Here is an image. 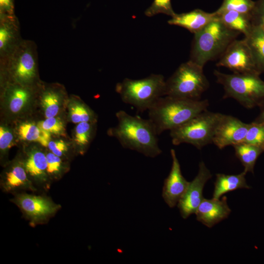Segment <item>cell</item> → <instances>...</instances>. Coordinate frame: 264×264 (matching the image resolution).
<instances>
[{
    "label": "cell",
    "instance_id": "1",
    "mask_svg": "<svg viewBox=\"0 0 264 264\" xmlns=\"http://www.w3.org/2000/svg\"><path fill=\"white\" fill-rule=\"evenodd\" d=\"M116 116L117 125L109 133L123 148L150 157H155L162 153L158 143V135L149 119L130 115L123 110L117 111Z\"/></svg>",
    "mask_w": 264,
    "mask_h": 264
},
{
    "label": "cell",
    "instance_id": "2",
    "mask_svg": "<svg viewBox=\"0 0 264 264\" xmlns=\"http://www.w3.org/2000/svg\"><path fill=\"white\" fill-rule=\"evenodd\" d=\"M209 105L207 99L192 100L163 96L148 110L149 119L159 135L165 131H171L181 126L206 110Z\"/></svg>",
    "mask_w": 264,
    "mask_h": 264
},
{
    "label": "cell",
    "instance_id": "3",
    "mask_svg": "<svg viewBox=\"0 0 264 264\" xmlns=\"http://www.w3.org/2000/svg\"><path fill=\"white\" fill-rule=\"evenodd\" d=\"M240 33L219 20L211 22L195 34L190 60L203 67L209 61L221 55Z\"/></svg>",
    "mask_w": 264,
    "mask_h": 264
},
{
    "label": "cell",
    "instance_id": "4",
    "mask_svg": "<svg viewBox=\"0 0 264 264\" xmlns=\"http://www.w3.org/2000/svg\"><path fill=\"white\" fill-rule=\"evenodd\" d=\"M217 82L224 90L223 98H232L246 109L260 108L264 104V82L257 73L231 74L215 70Z\"/></svg>",
    "mask_w": 264,
    "mask_h": 264
},
{
    "label": "cell",
    "instance_id": "5",
    "mask_svg": "<svg viewBox=\"0 0 264 264\" xmlns=\"http://www.w3.org/2000/svg\"><path fill=\"white\" fill-rule=\"evenodd\" d=\"M165 84L163 75L152 74L138 80L125 78L116 84L115 90L124 103L144 111L164 96Z\"/></svg>",
    "mask_w": 264,
    "mask_h": 264
},
{
    "label": "cell",
    "instance_id": "6",
    "mask_svg": "<svg viewBox=\"0 0 264 264\" xmlns=\"http://www.w3.org/2000/svg\"><path fill=\"white\" fill-rule=\"evenodd\" d=\"M203 68L191 60L180 65L166 81L164 96L200 100L209 86Z\"/></svg>",
    "mask_w": 264,
    "mask_h": 264
},
{
    "label": "cell",
    "instance_id": "7",
    "mask_svg": "<svg viewBox=\"0 0 264 264\" xmlns=\"http://www.w3.org/2000/svg\"><path fill=\"white\" fill-rule=\"evenodd\" d=\"M222 114L207 110L204 111L181 126L170 131L174 145L190 144L200 149L213 143L216 126Z\"/></svg>",
    "mask_w": 264,
    "mask_h": 264
},
{
    "label": "cell",
    "instance_id": "8",
    "mask_svg": "<svg viewBox=\"0 0 264 264\" xmlns=\"http://www.w3.org/2000/svg\"><path fill=\"white\" fill-rule=\"evenodd\" d=\"M2 73L12 82L31 86L38 78L37 47L33 41H22L7 61L0 65Z\"/></svg>",
    "mask_w": 264,
    "mask_h": 264
},
{
    "label": "cell",
    "instance_id": "9",
    "mask_svg": "<svg viewBox=\"0 0 264 264\" xmlns=\"http://www.w3.org/2000/svg\"><path fill=\"white\" fill-rule=\"evenodd\" d=\"M218 66L228 68L234 73H257L251 49L245 39L234 40L221 55Z\"/></svg>",
    "mask_w": 264,
    "mask_h": 264
},
{
    "label": "cell",
    "instance_id": "10",
    "mask_svg": "<svg viewBox=\"0 0 264 264\" xmlns=\"http://www.w3.org/2000/svg\"><path fill=\"white\" fill-rule=\"evenodd\" d=\"M249 124L231 115L222 114L215 131L213 143L219 149L234 146L245 139Z\"/></svg>",
    "mask_w": 264,
    "mask_h": 264
},
{
    "label": "cell",
    "instance_id": "11",
    "mask_svg": "<svg viewBox=\"0 0 264 264\" xmlns=\"http://www.w3.org/2000/svg\"><path fill=\"white\" fill-rule=\"evenodd\" d=\"M211 177L209 170L203 161L200 162L198 175L190 182L186 192L177 203L180 215L183 219H187L196 213L204 199L202 192L204 185Z\"/></svg>",
    "mask_w": 264,
    "mask_h": 264
},
{
    "label": "cell",
    "instance_id": "12",
    "mask_svg": "<svg viewBox=\"0 0 264 264\" xmlns=\"http://www.w3.org/2000/svg\"><path fill=\"white\" fill-rule=\"evenodd\" d=\"M170 153L172 164L169 174L164 182L162 196L166 203L170 208H173L186 192L190 182L182 175L176 151L171 149Z\"/></svg>",
    "mask_w": 264,
    "mask_h": 264
},
{
    "label": "cell",
    "instance_id": "13",
    "mask_svg": "<svg viewBox=\"0 0 264 264\" xmlns=\"http://www.w3.org/2000/svg\"><path fill=\"white\" fill-rule=\"evenodd\" d=\"M22 40L18 18L0 16V65L7 61Z\"/></svg>",
    "mask_w": 264,
    "mask_h": 264
},
{
    "label": "cell",
    "instance_id": "14",
    "mask_svg": "<svg viewBox=\"0 0 264 264\" xmlns=\"http://www.w3.org/2000/svg\"><path fill=\"white\" fill-rule=\"evenodd\" d=\"M14 201L21 210L33 221L46 219L55 213L60 206L43 197L20 194Z\"/></svg>",
    "mask_w": 264,
    "mask_h": 264
},
{
    "label": "cell",
    "instance_id": "15",
    "mask_svg": "<svg viewBox=\"0 0 264 264\" xmlns=\"http://www.w3.org/2000/svg\"><path fill=\"white\" fill-rule=\"evenodd\" d=\"M231 212L227 203V198L205 199L196 211L197 220L209 228L227 218Z\"/></svg>",
    "mask_w": 264,
    "mask_h": 264
},
{
    "label": "cell",
    "instance_id": "16",
    "mask_svg": "<svg viewBox=\"0 0 264 264\" xmlns=\"http://www.w3.org/2000/svg\"><path fill=\"white\" fill-rule=\"evenodd\" d=\"M219 20L215 12L207 13L195 9L187 13L175 14L168 21L169 24L184 27L194 34L211 22Z\"/></svg>",
    "mask_w": 264,
    "mask_h": 264
},
{
    "label": "cell",
    "instance_id": "17",
    "mask_svg": "<svg viewBox=\"0 0 264 264\" xmlns=\"http://www.w3.org/2000/svg\"><path fill=\"white\" fill-rule=\"evenodd\" d=\"M4 94L8 100L9 108L13 113H18L28 103L33 91L31 86L17 83H8Z\"/></svg>",
    "mask_w": 264,
    "mask_h": 264
},
{
    "label": "cell",
    "instance_id": "18",
    "mask_svg": "<svg viewBox=\"0 0 264 264\" xmlns=\"http://www.w3.org/2000/svg\"><path fill=\"white\" fill-rule=\"evenodd\" d=\"M246 173L243 171L238 175L216 174L213 198L218 199L224 194L237 189H249L245 178Z\"/></svg>",
    "mask_w": 264,
    "mask_h": 264
},
{
    "label": "cell",
    "instance_id": "19",
    "mask_svg": "<svg viewBox=\"0 0 264 264\" xmlns=\"http://www.w3.org/2000/svg\"><path fill=\"white\" fill-rule=\"evenodd\" d=\"M244 38L251 49L257 71L264 73V35L261 26L252 25Z\"/></svg>",
    "mask_w": 264,
    "mask_h": 264
},
{
    "label": "cell",
    "instance_id": "20",
    "mask_svg": "<svg viewBox=\"0 0 264 264\" xmlns=\"http://www.w3.org/2000/svg\"><path fill=\"white\" fill-rule=\"evenodd\" d=\"M24 168L35 180L40 182L45 181L47 174L46 155L39 150L32 151L25 162Z\"/></svg>",
    "mask_w": 264,
    "mask_h": 264
},
{
    "label": "cell",
    "instance_id": "21",
    "mask_svg": "<svg viewBox=\"0 0 264 264\" xmlns=\"http://www.w3.org/2000/svg\"><path fill=\"white\" fill-rule=\"evenodd\" d=\"M235 154L244 167L246 173H254V168L259 156L264 151L260 147L242 142L233 146Z\"/></svg>",
    "mask_w": 264,
    "mask_h": 264
},
{
    "label": "cell",
    "instance_id": "22",
    "mask_svg": "<svg viewBox=\"0 0 264 264\" xmlns=\"http://www.w3.org/2000/svg\"><path fill=\"white\" fill-rule=\"evenodd\" d=\"M217 15L219 20L226 27L243 33L244 36L249 32L252 26L249 16L235 11H227Z\"/></svg>",
    "mask_w": 264,
    "mask_h": 264
},
{
    "label": "cell",
    "instance_id": "23",
    "mask_svg": "<svg viewBox=\"0 0 264 264\" xmlns=\"http://www.w3.org/2000/svg\"><path fill=\"white\" fill-rule=\"evenodd\" d=\"M26 173L25 168L21 165L13 166L6 173L3 189L7 192L22 188L33 190Z\"/></svg>",
    "mask_w": 264,
    "mask_h": 264
},
{
    "label": "cell",
    "instance_id": "24",
    "mask_svg": "<svg viewBox=\"0 0 264 264\" xmlns=\"http://www.w3.org/2000/svg\"><path fill=\"white\" fill-rule=\"evenodd\" d=\"M18 133L21 139L39 143L47 147L50 139V133L32 123L21 124L18 128Z\"/></svg>",
    "mask_w": 264,
    "mask_h": 264
},
{
    "label": "cell",
    "instance_id": "25",
    "mask_svg": "<svg viewBox=\"0 0 264 264\" xmlns=\"http://www.w3.org/2000/svg\"><path fill=\"white\" fill-rule=\"evenodd\" d=\"M58 89L48 87L43 92L41 102L46 118L55 117L59 112L62 92Z\"/></svg>",
    "mask_w": 264,
    "mask_h": 264
},
{
    "label": "cell",
    "instance_id": "26",
    "mask_svg": "<svg viewBox=\"0 0 264 264\" xmlns=\"http://www.w3.org/2000/svg\"><path fill=\"white\" fill-rule=\"evenodd\" d=\"M255 4V2L252 0H223L220 7L215 12L219 14L225 11L233 10L250 18Z\"/></svg>",
    "mask_w": 264,
    "mask_h": 264
},
{
    "label": "cell",
    "instance_id": "27",
    "mask_svg": "<svg viewBox=\"0 0 264 264\" xmlns=\"http://www.w3.org/2000/svg\"><path fill=\"white\" fill-rule=\"evenodd\" d=\"M244 142L257 146L264 151V122L249 124Z\"/></svg>",
    "mask_w": 264,
    "mask_h": 264
},
{
    "label": "cell",
    "instance_id": "28",
    "mask_svg": "<svg viewBox=\"0 0 264 264\" xmlns=\"http://www.w3.org/2000/svg\"><path fill=\"white\" fill-rule=\"evenodd\" d=\"M69 109L71 120L74 123L82 122H90L93 118L92 112L84 105L79 102H75Z\"/></svg>",
    "mask_w": 264,
    "mask_h": 264
},
{
    "label": "cell",
    "instance_id": "29",
    "mask_svg": "<svg viewBox=\"0 0 264 264\" xmlns=\"http://www.w3.org/2000/svg\"><path fill=\"white\" fill-rule=\"evenodd\" d=\"M92 132V126L90 122L78 123L75 130V141L79 146H87L90 141Z\"/></svg>",
    "mask_w": 264,
    "mask_h": 264
},
{
    "label": "cell",
    "instance_id": "30",
    "mask_svg": "<svg viewBox=\"0 0 264 264\" xmlns=\"http://www.w3.org/2000/svg\"><path fill=\"white\" fill-rule=\"evenodd\" d=\"M160 13L171 17L176 14L173 10L171 0H154L145 12V14L148 17H152Z\"/></svg>",
    "mask_w": 264,
    "mask_h": 264
},
{
    "label": "cell",
    "instance_id": "31",
    "mask_svg": "<svg viewBox=\"0 0 264 264\" xmlns=\"http://www.w3.org/2000/svg\"><path fill=\"white\" fill-rule=\"evenodd\" d=\"M42 130L56 135H62L65 133L63 123L55 117L46 118V119L39 122L37 124Z\"/></svg>",
    "mask_w": 264,
    "mask_h": 264
},
{
    "label": "cell",
    "instance_id": "32",
    "mask_svg": "<svg viewBox=\"0 0 264 264\" xmlns=\"http://www.w3.org/2000/svg\"><path fill=\"white\" fill-rule=\"evenodd\" d=\"M47 161V173L50 175H57L61 171L62 161L60 157L52 153L46 154Z\"/></svg>",
    "mask_w": 264,
    "mask_h": 264
},
{
    "label": "cell",
    "instance_id": "33",
    "mask_svg": "<svg viewBox=\"0 0 264 264\" xmlns=\"http://www.w3.org/2000/svg\"><path fill=\"white\" fill-rule=\"evenodd\" d=\"M252 25L260 26L264 23V0L255 2L254 7L250 14Z\"/></svg>",
    "mask_w": 264,
    "mask_h": 264
},
{
    "label": "cell",
    "instance_id": "34",
    "mask_svg": "<svg viewBox=\"0 0 264 264\" xmlns=\"http://www.w3.org/2000/svg\"><path fill=\"white\" fill-rule=\"evenodd\" d=\"M13 145V135L11 132L2 126L0 127V148L5 150Z\"/></svg>",
    "mask_w": 264,
    "mask_h": 264
},
{
    "label": "cell",
    "instance_id": "35",
    "mask_svg": "<svg viewBox=\"0 0 264 264\" xmlns=\"http://www.w3.org/2000/svg\"><path fill=\"white\" fill-rule=\"evenodd\" d=\"M49 150L55 155L61 157L67 152V145L62 140L50 141L48 146Z\"/></svg>",
    "mask_w": 264,
    "mask_h": 264
},
{
    "label": "cell",
    "instance_id": "36",
    "mask_svg": "<svg viewBox=\"0 0 264 264\" xmlns=\"http://www.w3.org/2000/svg\"><path fill=\"white\" fill-rule=\"evenodd\" d=\"M14 15V0H0V16Z\"/></svg>",
    "mask_w": 264,
    "mask_h": 264
},
{
    "label": "cell",
    "instance_id": "37",
    "mask_svg": "<svg viewBox=\"0 0 264 264\" xmlns=\"http://www.w3.org/2000/svg\"><path fill=\"white\" fill-rule=\"evenodd\" d=\"M261 111L258 117L255 119V122H264V104L260 108Z\"/></svg>",
    "mask_w": 264,
    "mask_h": 264
},
{
    "label": "cell",
    "instance_id": "38",
    "mask_svg": "<svg viewBox=\"0 0 264 264\" xmlns=\"http://www.w3.org/2000/svg\"><path fill=\"white\" fill-rule=\"evenodd\" d=\"M260 26H261V28L262 30L263 31V34L264 35V23H263L262 25H261Z\"/></svg>",
    "mask_w": 264,
    "mask_h": 264
}]
</instances>
